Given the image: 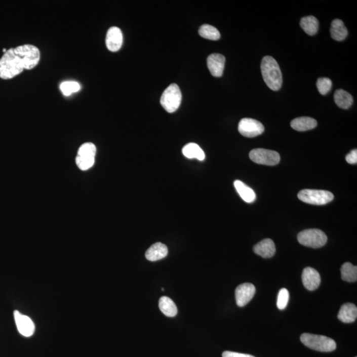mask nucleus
<instances>
[{
	"instance_id": "nucleus-30",
	"label": "nucleus",
	"mask_w": 357,
	"mask_h": 357,
	"mask_svg": "<svg viewBox=\"0 0 357 357\" xmlns=\"http://www.w3.org/2000/svg\"><path fill=\"white\" fill-rule=\"evenodd\" d=\"M346 161L350 164H356L357 163V150H352L349 153H348L346 156Z\"/></svg>"
},
{
	"instance_id": "nucleus-21",
	"label": "nucleus",
	"mask_w": 357,
	"mask_h": 357,
	"mask_svg": "<svg viewBox=\"0 0 357 357\" xmlns=\"http://www.w3.org/2000/svg\"><path fill=\"white\" fill-rule=\"evenodd\" d=\"M182 151L183 155L187 158H196L200 161H203L205 159L204 151L195 143H189L185 145Z\"/></svg>"
},
{
	"instance_id": "nucleus-17",
	"label": "nucleus",
	"mask_w": 357,
	"mask_h": 357,
	"mask_svg": "<svg viewBox=\"0 0 357 357\" xmlns=\"http://www.w3.org/2000/svg\"><path fill=\"white\" fill-rule=\"evenodd\" d=\"M357 308L351 303H346L341 306L338 313V319L345 324L352 323L356 320Z\"/></svg>"
},
{
	"instance_id": "nucleus-12",
	"label": "nucleus",
	"mask_w": 357,
	"mask_h": 357,
	"mask_svg": "<svg viewBox=\"0 0 357 357\" xmlns=\"http://www.w3.org/2000/svg\"><path fill=\"white\" fill-rule=\"evenodd\" d=\"M123 36L122 31L118 27H112L110 28L106 35V46L109 51L117 52L122 47Z\"/></svg>"
},
{
	"instance_id": "nucleus-8",
	"label": "nucleus",
	"mask_w": 357,
	"mask_h": 357,
	"mask_svg": "<svg viewBox=\"0 0 357 357\" xmlns=\"http://www.w3.org/2000/svg\"><path fill=\"white\" fill-rule=\"evenodd\" d=\"M250 157L255 163L270 166L277 165L281 160L280 155L276 151L263 148L251 151Z\"/></svg>"
},
{
	"instance_id": "nucleus-2",
	"label": "nucleus",
	"mask_w": 357,
	"mask_h": 357,
	"mask_svg": "<svg viewBox=\"0 0 357 357\" xmlns=\"http://www.w3.org/2000/svg\"><path fill=\"white\" fill-rule=\"evenodd\" d=\"M261 70L263 78L270 90L278 91L282 86L283 77L277 62L270 56L262 60Z\"/></svg>"
},
{
	"instance_id": "nucleus-22",
	"label": "nucleus",
	"mask_w": 357,
	"mask_h": 357,
	"mask_svg": "<svg viewBox=\"0 0 357 357\" xmlns=\"http://www.w3.org/2000/svg\"><path fill=\"white\" fill-rule=\"evenodd\" d=\"M334 100L339 107L343 109H347L353 103L352 95L343 90H338L335 92Z\"/></svg>"
},
{
	"instance_id": "nucleus-11",
	"label": "nucleus",
	"mask_w": 357,
	"mask_h": 357,
	"mask_svg": "<svg viewBox=\"0 0 357 357\" xmlns=\"http://www.w3.org/2000/svg\"><path fill=\"white\" fill-rule=\"evenodd\" d=\"M255 294V287L251 283H244L235 289L236 304L239 307L245 306L252 300Z\"/></svg>"
},
{
	"instance_id": "nucleus-6",
	"label": "nucleus",
	"mask_w": 357,
	"mask_h": 357,
	"mask_svg": "<svg viewBox=\"0 0 357 357\" xmlns=\"http://www.w3.org/2000/svg\"><path fill=\"white\" fill-rule=\"evenodd\" d=\"M298 241L302 246L320 248L325 245L328 237L323 231L318 229H308L298 233Z\"/></svg>"
},
{
	"instance_id": "nucleus-15",
	"label": "nucleus",
	"mask_w": 357,
	"mask_h": 357,
	"mask_svg": "<svg viewBox=\"0 0 357 357\" xmlns=\"http://www.w3.org/2000/svg\"><path fill=\"white\" fill-rule=\"evenodd\" d=\"M254 251L263 258H270L275 254V245L272 240L265 239L254 247Z\"/></svg>"
},
{
	"instance_id": "nucleus-25",
	"label": "nucleus",
	"mask_w": 357,
	"mask_h": 357,
	"mask_svg": "<svg viewBox=\"0 0 357 357\" xmlns=\"http://www.w3.org/2000/svg\"><path fill=\"white\" fill-rule=\"evenodd\" d=\"M341 278L347 282H356L357 267L350 263H344L341 268Z\"/></svg>"
},
{
	"instance_id": "nucleus-31",
	"label": "nucleus",
	"mask_w": 357,
	"mask_h": 357,
	"mask_svg": "<svg viewBox=\"0 0 357 357\" xmlns=\"http://www.w3.org/2000/svg\"><path fill=\"white\" fill-rule=\"evenodd\" d=\"M222 357H255L248 354L239 353V352L225 351L222 353Z\"/></svg>"
},
{
	"instance_id": "nucleus-24",
	"label": "nucleus",
	"mask_w": 357,
	"mask_h": 357,
	"mask_svg": "<svg viewBox=\"0 0 357 357\" xmlns=\"http://www.w3.org/2000/svg\"><path fill=\"white\" fill-rule=\"evenodd\" d=\"M300 26L306 33L312 36L317 33L319 23L313 16L304 17L300 20Z\"/></svg>"
},
{
	"instance_id": "nucleus-32",
	"label": "nucleus",
	"mask_w": 357,
	"mask_h": 357,
	"mask_svg": "<svg viewBox=\"0 0 357 357\" xmlns=\"http://www.w3.org/2000/svg\"><path fill=\"white\" fill-rule=\"evenodd\" d=\"M162 291H164V288H162Z\"/></svg>"
},
{
	"instance_id": "nucleus-29",
	"label": "nucleus",
	"mask_w": 357,
	"mask_h": 357,
	"mask_svg": "<svg viewBox=\"0 0 357 357\" xmlns=\"http://www.w3.org/2000/svg\"><path fill=\"white\" fill-rule=\"evenodd\" d=\"M290 294L287 289H282L279 291L276 306L279 309H284L289 302Z\"/></svg>"
},
{
	"instance_id": "nucleus-18",
	"label": "nucleus",
	"mask_w": 357,
	"mask_h": 357,
	"mask_svg": "<svg viewBox=\"0 0 357 357\" xmlns=\"http://www.w3.org/2000/svg\"><path fill=\"white\" fill-rule=\"evenodd\" d=\"M317 125V121L314 118L308 117V116L294 118L291 123V126L293 129L300 132L314 129Z\"/></svg>"
},
{
	"instance_id": "nucleus-28",
	"label": "nucleus",
	"mask_w": 357,
	"mask_h": 357,
	"mask_svg": "<svg viewBox=\"0 0 357 357\" xmlns=\"http://www.w3.org/2000/svg\"><path fill=\"white\" fill-rule=\"evenodd\" d=\"M318 91L322 95H326L332 87V82L328 77H320L317 81Z\"/></svg>"
},
{
	"instance_id": "nucleus-1",
	"label": "nucleus",
	"mask_w": 357,
	"mask_h": 357,
	"mask_svg": "<svg viewBox=\"0 0 357 357\" xmlns=\"http://www.w3.org/2000/svg\"><path fill=\"white\" fill-rule=\"evenodd\" d=\"M40 58V51L34 45H24L9 49L0 59V77L12 79L24 70H32Z\"/></svg>"
},
{
	"instance_id": "nucleus-26",
	"label": "nucleus",
	"mask_w": 357,
	"mask_h": 357,
	"mask_svg": "<svg viewBox=\"0 0 357 357\" xmlns=\"http://www.w3.org/2000/svg\"><path fill=\"white\" fill-rule=\"evenodd\" d=\"M199 33L203 38L212 41H217L220 38V33L213 26L204 24L199 30Z\"/></svg>"
},
{
	"instance_id": "nucleus-4",
	"label": "nucleus",
	"mask_w": 357,
	"mask_h": 357,
	"mask_svg": "<svg viewBox=\"0 0 357 357\" xmlns=\"http://www.w3.org/2000/svg\"><path fill=\"white\" fill-rule=\"evenodd\" d=\"M182 94L180 88L175 84H171L166 89L160 99V103L164 109L170 113L177 111L181 105Z\"/></svg>"
},
{
	"instance_id": "nucleus-20",
	"label": "nucleus",
	"mask_w": 357,
	"mask_h": 357,
	"mask_svg": "<svg viewBox=\"0 0 357 357\" xmlns=\"http://www.w3.org/2000/svg\"><path fill=\"white\" fill-rule=\"evenodd\" d=\"M233 185H234L238 194L245 202L248 203L254 202L255 199H256V195H255L254 190L240 180L235 181Z\"/></svg>"
},
{
	"instance_id": "nucleus-13",
	"label": "nucleus",
	"mask_w": 357,
	"mask_h": 357,
	"mask_svg": "<svg viewBox=\"0 0 357 357\" xmlns=\"http://www.w3.org/2000/svg\"><path fill=\"white\" fill-rule=\"evenodd\" d=\"M303 285L308 291H315L321 283V276L316 270L311 267L305 268L302 274Z\"/></svg>"
},
{
	"instance_id": "nucleus-5",
	"label": "nucleus",
	"mask_w": 357,
	"mask_h": 357,
	"mask_svg": "<svg viewBox=\"0 0 357 357\" xmlns=\"http://www.w3.org/2000/svg\"><path fill=\"white\" fill-rule=\"evenodd\" d=\"M298 198L308 204L324 205L332 201L334 195L328 190L304 189L298 192Z\"/></svg>"
},
{
	"instance_id": "nucleus-16",
	"label": "nucleus",
	"mask_w": 357,
	"mask_h": 357,
	"mask_svg": "<svg viewBox=\"0 0 357 357\" xmlns=\"http://www.w3.org/2000/svg\"><path fill=\"white\" fill-rule=\"evenodd\" d=\"M168 254V249L165 244L157 242L146 251L145 256L148 261H156L165 258Z\"/></svg>"
},
{
	"instance_id": "nucleus-3",
	"label": "nucleus",
	"mask_w": 357,
	"mask_h": 357,
	"mask_svg": "<svg viewBox=\"0 0 357 357\" xmlns=\"http://www.w3.org/2000/svg\"><path fill=\"white\" fill-rule=\"evenodd\" d=\"M300 341L309 349L321 352H332L337 347L336 343L333 339L324 335L303 333L300 336Z\"/></svg>"
},
{
	"instance_id": "nucleus-19",
	"label": "nucleus",
	"mask_w": 357,
	"mask_h": 357,
	"mask_svg": "<svg viewBox=\"0 0 357 357\" xmlns=\"http://www.w3.org/2000/svg\"><path fill=\"white\" fill-rule=\"evenodd\" d=\"M331 36L333 39L337 41H342L345 39L348 34V31L343 21L336 19L332 23L330 29Z\"/></svg>"
},
{
	"instance_id": "nucleus-10",
	"label": "nucleus",
	"mask_w": 357,
	"mask_h": 357,
	"mask_svg": "<svg viewBox=\"0 0 357 357\" xmlns=\"http://www.w3.org/2000/svg\"><path fill=\"white\" fill-rule=\"evenodd\" d=\"M14 315L17 330L20 334L27 337L32 336L35 331V326L31 318L17 310L14 311Z\"/></svg>"
},
{
	"instance_id": "nucleus-23",
	"label": "nucleus",
	"mask_w": 357,
	"mask_h": 357,
	"mask_svg": "<svg viewBox=\"0 0 357 357\" xmlns=\"http://www.w3.org/2000/svg\"><path fill=\"white\" fill-rule=\"evenodd\" d=\"M159 308L162 312L168 317H175L177 313L176 305L171 298L163 296L159 300Z\"/></svg>"
},
{
	"instance_id": "nucleus-14",
	"label": "nucleus",
	"mask_w": 357,
	"mask_h": 357,
	"mask_svg": "<svg viewBox=\"0 0 357 357\" xmlns=\"http://www.w3.org/2000/svg\"><path fill=\"white\" fill-rule=\"evenodd\" d=\"M226 58L220 54H212L207 58L208 68L214 77H221L224 71Z\"/></svg>"
},
{
	"instance_id": "nucleus-9",
	"label": "nucleus",
	"mask_w": 357,
	"mask_h": 357,
	"mask_svg": "<svg viewBox=\"0 0 357 357\" xmlns=\"http://www.w3.org/2000/svg\"><path fill=\"white\" fill-rule=\"evenodd\" d=\"M265 131L263 124L255 119L242 118L238 125V131L242 136L248 138H254L261 135Z\"/></svg>"
},
{
	"instance_id": "nucleus-7",
	"label": "nucleus",
	"mask_w": 357,
	"mask_h": 357,
	"mask_svg": "<svg viewBox=\"0 0 357 357\" xmlns=\"http://www.w3.org/2000/svg\"><path fill=\"white\" fill-rule=\"evenodd\" d=\"M96 150V147L93 143H85L80 146L75 157V163L80 170L86 171L94 165Z\"/></svg>"
},
{
	"instance_id": "nucleus-27",
	"label": "nucleus",
	"mask_w": 357,
	"mask_h": 357,
	"mask_svg": "<svg viewBox=\"0 0 357 357\" xmlns=\"http://www.w3.org/2000/svg\"><path fill=\"white\" fill-rule=\"evenodd\" d=\"M60 88L65 96H70L73 93L78 92L81 86L77 82L67 81L62 82L60 84Z\"/></svg>"
}]
</instances>
